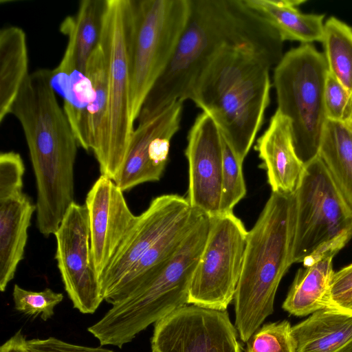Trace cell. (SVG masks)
<instances>
[{"instance_id": "obj_1", "label": "cell", "mask_w": 352, "mask_h": 352, "mask_svg": "<svg viewBox=\"0 0 352 352\" xmlns=\"http://www.w3.org/2000/svg\"><path fill=\"white\" fill-rule=\"evenodd\" d=\"M283 43L244 0H190L186 26L170 60L142 104L138 124L177 100H188L196 80L224 50L250 48L278 64L284 55Z\"/></svg>"}, {"instance_id": "obj_2", "label": "cell", "mask_w": 352, "mask_h": 352, "mask_svg": "<svg viewBox=\"0 0 352 352\" xmlns=\"http://www.w3.org/2000/svg\"><path fill=\"white\" fill-rule=\"evenodd\" d=\"M277 63L248 47L222 51L193 85L188 100L208 114L243 161L270 101V70Z\"/></svg>"}, {"instance_id": "obj_3", "label": "cell", "mask_w": 352, "mask_h": 352, "mask_svg": "<svg viewBox=\"0 0 352 352\" xmlns=\"http://www.w3.org/2000/svg\"><path fill=\"white\" fill-rule=\"evenodd\" d=\"M295 193H271L248 232L244 258L235 291V328L247 342L274 311L280 282L293 264Z\"/></svg>"}, {"instance_id": "obj_4", "label": "cell", "mask_w": 352, "mask_h": 352, "mask_svg": "<svg viewBox=\"0 0 352 352\" xmlns=\"http://www.w3.org/2000/svg\"><path fill=\"white\" fill-rule=\"evenodd\" d=\"M210 217L199 221L162 267L131 296L113 305L87 331L100 346L122 348L149 325L186 305L190 287L208 237Z\"/></svg>"}, {"instance_id": "obj_5", "label": "cell", "mask_w": 352, "mask_h": 352, "mask_svg": "<svg viewBox=\"0 0 352 352\" xmlns=\"http://www.w3.org/2000/svg\"><path fill=\"white\" fill-rule=\"evenodd\" d=\"M295 198L293 264L334 256L352 238V206L319 156L305 166Z\"/></svg>"}, {"instance_id": "obj_6", "label": "cell", "mask_w": 352, "mask_h": 352, "mask_svg": "<svg viewBox=\"0 0 352 352\" xmlns=\"http://www.w3.org/2000/svg\"><path fill=\"white\" fill-rule=\"evenodd\" d=\"M189 11L190 0H129V110L133 122L170 60Z\"/></svg>"}, {"instance_id": "obj_7", "label": "cell", "mask_w": 352, "mask_h": 352, "mask_svg": "<svg viewBox=\"0 0 352 352\" xmlns=\"http://www.w3.org/2000/svg\"><path fill=\"white\" fill-rule=\"evenodd\" d=\"M328 73L324 54L312 44L287 51L274 69L277 109L291 121L295 149L305 166L318 156L327 121L324 90Z\"/></svg>"}, {"instance_id": "obj_8", "label": "cell", "mask_w": 352, "mask_h": 352, "mask_svg": "<svg viewBox=\"0 0 352 352\" xmlns=\"http://www.w3.org/2000/svg\"><path fill=\"white\" fill-rule=\"evenodd\" d=\"M129 0H107L100 45L106 63L107 135L100 175L114 179L134 131L129 110Z\"/></svg>"}, {"instance_id": "obj_9", "label": "cell", "mask_w": 352, "mask_h": 352, "mask_svg": "<svg viewBox=\"0 0 352 352\" xmlns=\"http://www.w3.org/2000/svg\"><path fill=\"white\" fill-rule=\"evenodd\" d=\"M248 232L233 212L210 217L208 237L193 274L188 304L226 311L241 276Z\"/></svg>"}, {"instance_id": "obj_10", "label": "cell", "mask_w": 352, "mask_h": 352, "mask_svg": "<svg viewBox=\"0 0 352 352\" xmlns=\"http://www.w3.org/2000/svg\"><path fill=\"white\" fill-rule=\"evenodd\" d=\"M54 235L55 258L65 290L74 308L92 314L103 298L92 260L86 206L74 202Z\"/></svg>"}, {"instance_id": "obj_11", "label": "cell", "mask_w": 352, "mask_h": 352, "mask_svg": "<svg viewBox=\"0 0 352 352\" xmlns=\"http://www.w3.org/2000/svg\"><path fill=\"white\" fill-rule=\"evenodd\" d=\"M156 352H242L226 311L183 306L155 324Z\"/></svg>"}, {"instance_id": "obj_12", "label": "cell", "mask_w": 352, "mask_h": 352, "mask_svg": "<svg viewBox=\"0 0 352 352\" xmlns=\"http://www.w3.org/2000/svg\"><path fill=\"white\" fill-rule=\"evenodd\" d=\"M194 208L186 197L166 194L155 197L140 215L100 277L103 300L107 301L119 284L155 242Z\"/></svg>"}, {"instance_id": "obj_13", "label": "cell", "mask_w": 352, "mask_h": 352, "mask_svg": "<svg viewBox=\"0 0 352 352\" xmlns=\"http://www.w3.org/2000/svg\"><path fill=\"white\" fill-rule=\"evenodd\" d=\"M183 104L182 100L173 102L134 129L124 162L113 179L122 191L160 179L170 141L180 127Z\"/></svg>"}, {"instance_id": "obj_14", "label": "cell", "mask_w": 352, "mask_h": 352, "mask_svg": "<svg viewBox=\"0 0 352 352\" xmlns=\"http://www.w3.org/2000/svg\"><path fill=\"white\" fill-rule=\"evenodd\" d=\"M188 164L186 197L190 206L210 217L221 214L223 145L221 134L206 113H199L187 136Z\"/></svg>"}, {"instance_id": "obj_15", "label": "cell", "mask_w": 352, "mask_h": 352, "mask_svg": "<svg viewBox=\"0 0 352 352\" xmlns=\"http://www.w3.org/2000/svg\"><path fill=\"white\" fill-rule=\"evenodd\" d=\"M85 205L92 260L100 280L137 216L129 208L123 191L113 179L102 175L89 190Z\"/></svg>"}, {"instance_id": "obj_16", "label": "cell", "mask_w": 352, "mask_h": 352, "mask_svg": "<svg viewBox=\"0 0 352 352\" xmlns=\"http://www.w3.org/2000/svg\"><path fill=\"white\" fill-rule=\"evenodd\" d=\"M60 31L67 36V44L60 63L50 70V84L55 93L63 99V111L78 146L89 151L88 109L91 99V85L87 74L77 65L71 16L62 21Z\"/></svg>"}, {"instance_id": "obj_17", "label": "cell", "mask_w": 352, "mask_h": 352, "mask_svg": "<svg viewBox=\"0 0 352 352\" xmlns=\"http://www.w3.org/2000/svg\"><path fill=\"white\" fill-rule=\"evenodd\" d=\"M254 148L263 162L261 166L267 171L272 192L295 193L305 164L295 149L290 120L276 109L267 129L257 140Z\"/></svg>"}, {"instance_id": "obj_18", "label": "cell", "mask_w": 352, "mask_h": 352, "mask_svg": "<svg viewBox=\"0 0 352 352\" xmlns=\"http://www.w3.org/2000/svg\"><path fill=\"white\" fill-rule=\"evenodd\" d=\"M36 207L24 192L0 200V290L6 291L23 260Z\"/></svg>"}, {"instance_id": "obj_19", "label": "cell", "mask_w": 352, "mask_h": 352, "mask_svg": "<svg viewBox=\"0 0 352 352\" xmlns=\"http://www.w3.org/2000/svg\"><path fill=\"white\" fill-rule=\"evenodd\" d=\"M296 352H352V315L324 308L292 327Z\"/></svg>"}, {"instance_id": "obj_20", "label": "cell", "mask_w": 352, "mask_h": 352, "mask_svg": "<svg viewBox=\"0 0 352 352\" xmlns=\"http://www.w3.org/2000/svg\"><path fill=\"white\" fill-rule=\"evenodd\" d=\"M305 0H244L245 3L262 16L278 32L283 41L301 44L321 42L324 14L302 13L297 7Z\"/></svg>"}, {"instance_id": "obj_21", "label": "cell", "mask_w": 352, "mask_h": 352, "mask_svg": "<svg viewBox=\"0 0 352 352\" xmlns=\"http://www.w3.org/2000/svg\"><path fill=\"white\" fill-rule=\"evenodd\" d=\"M333 256H325L313 265L300 268L294 277L283 308L292 315L305 316L327 308L334 274Z\"/></svg>"}, {"instance_id": "obj_22", "label": "cell", "mask_w": 352, "mask_h": 352, "mask_svg": "<svg viewBox=\"0 0 352 352\" xmlns=\"http://www.w3.org/2000/svg\"><path fill=\"white\" fill-rule=\"evenodd\" d=\"M30 74L26 34L10 25L0 31V122L11 113L13 104Z\"/></svg>"}, {"instance_id": "obj_23", "label": "cell", "mask_w": 352, "mask_h": 352, "mask_svg": "<svg viewBox=\"0 0 352 352\" xmlns=\"http://www.w3.org/2000/svg\"><path fill=\"white\" fill-rule=\"evenodd\" d=\"M318 156L352 206V130L345 122L327 120Z\"/></svg>"}, {"instance_id": "obj_24", "label": "cell", "mask_w": 352, "mask_h": 352, "mask_svg": "<svg viewBox=\"0 0 352 352\" xmlns=\"http://www.w3.org/2000/svg\"><path fill=\"white\" fill-rule=\"evenodd\" d=\"M86 74L91 85L88 109L90 151L99 164L103 159L107 142L108 101L106 63L100 43L88 60Z\"/></svg>"}, {"instance_id": "obj_25", "label": "cell", "mask_w": 352, "mask_h": 352, "mask_svg": "<svg viewBox=\"0 0 352 352\" xmlns=\"http://www.w3.org/2000/svg\"><path fill=\"white\" fill-rule=\"evenodd\" d=\"M322 43L329 72L352 93V28L331 16L324 22Z\"/></svg>"}, {"instance_id": "obj_26", "label": "cell", "mask_w": 352, "mask_h": 352, "mask_svg": "<svg viewBox=\"0 0 352 352\" xmlns=\"http://www.w3.org/2000/svg\"><path fill=\"white\" fill-rule=\"evenodd\" d=\"M107 0H82L73 16L76 62L86 73L87 64L100 40Z\"/></svg>"}, {"instance_id": "obj_27", "label": "cell", "mask_w": 352, "mask_h": 352, "mask_svg": "<svg viewBox=\"0 0 352 352\" xmlns=\"http://www.w3.org/2000/svg\"><path fill=\"white\" fill-rule=\"evenodd\" d=\"M222 136V135H221ZM223 170L221 214L233 212L234 206L246 195L241 162L222 136Z\"/></svg>"}, {"instance_id": "obj_28", "label": "cell", "mask_w": 352, "mask_h": 352, "mask_svg": "<svg viewBox=\"0 0 352 352\" xmlns=\"http://www.w3.org/2000/svg\"><path fill=\"white\" fill-rule=\"evenodd\" d=\"M247 342L246 352H296L292 326L287 320L264 324Z\"/></svg>"}, {"instance_id": "obj_29", "label": "cell", "mask_w": 352, "mask_h": 352, "mask_svg": "<svg viewBox=\"0 0 352 352\" xmlns=\"http://www.w3.org/2000/svg\"><path fill=\"white\" fill-rule=\"evenodd\" d=\"M14 308L25 315L46 321L54 314L55 307L63 300V294L50 288L41 292L25 289L15 284L12 292Z\"/></svg>"}, {"instance_id": "obj_30", "label": "cell", "mask_w": 352, "mask_h": 352, "mask_svg": "<svg viewBox=\"0 0 352 352\" xmlns=\"http://www.w3.org/2000/svg\"><path fill=\"white\" fill-rule=\"evenodd\" d=\"M324 102L327 120L346 122L352 109V93L329 72L324 85Z\"/></svg>"}, {"instance_id": "obj_31", "label": "cell", "mask_w": 352, "mask_h": 352, "mask_svg": "<svg viewBox=\"0 0 352 352\" xmlns=\"http://www.w3.org/2000/svg\"><path fill=\"white\" fill-rule=\"evenodd\" d=\"M25 165L19 153L2 152L0 155V200L23 192Z\"/></svg>"}, {"instance_id": "obj_32", "label": "cell", "mask_w": 352, "mask_h": 352, "mask_svg": "<svg viewBox=\"0 0 352 352\" xmlns=\"http://www.w3.org/2000/svg\"><path fill=\"white\" fill-rule=\"evenodd\" d=\"M31 352H116L102 346L91 347L71 344L54 337L27 340Z\"/></svg>"}, {"instance_id": "obj_33", "label": "cell", "mask_w": 352, "mask_h": 352, "mask_svg": "<svg viewBox=\"0 0 352 352\" xmlns=\"http://www.w3.org/2000/svg\"><path fill=\"white\" fill-rule=\"evenodd\" d=\"M351 290H352V263L334 272L330 287L331 300Z\"/></svg>"}, {"instance_id": "obj_34", "label": "cell", "mask_w": 352, "mask_h": 352, "mask_svg": "<svg viewBox=\"0 0 352 352\" xmlns=\"http://www.w3.org/2000/svg\"><path fill=\"white\" fill-rule=\"evenodd\" d=\"M0 352H31L27 340L21 330H19L0 347Z\"/></svg>"}, {"instance_id": "obj_35", "label": "cell", "mask_w": 352, "mask_h": 352, "mask_svg": "<svg viewBox=\"0 0 352 352\" xmlns=\"http://www.w3.org/2000/svg\"><path fill=\"white\" fill-rule=\"evenodd\" d=\"M327 308L336 309L352 315V290L331 299Z\"/></svg>"}, {"instance_id": "obj_36", "label": "cell", "mask_w": 352, "mask_h": 352, "mask_svg": "<svg viewBox=\"0 0 352 352\" xmlns=\"http://www.w3.org/2000/svg\"><path fill=\"white\" fill-rule=\"evenodd\" d=\"M349 126V128L352 130V109H351V113H350V116L348 118V120H346V122H345Z\"/></svg>"}, {"instance_id": "obj_37", "label": "cell", "mask_w": 352, "mask_h": 352, "mask_svg": "<svg viewBox=\"0 0 352 352\" xmlns=\"http://www.w3.org/2000/svg\"><path fill=\"white\" fill-rule=\"evenodd\" d=\"M152 352H156L155 350L152 349Z\"/></svg>"}]
</instances>
